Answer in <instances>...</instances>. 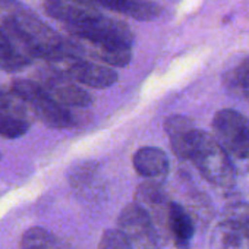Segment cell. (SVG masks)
Listing matches in <instances>:
<instances>
[{
    "label": "cell",
    "mask_w": 249,
    "mask_h": 249,
    "mask_svg": "<svg viewBox=\"0 0 249 249\" xmlns=\"http://www.w3.org/2000/svg\"><path fill=\"white\" fill-rule=\"evenodd\" d=\"M166 226L179 249H188L195 233L194 220L189 213L176 202H169L166 211Z\"/></svg>",
    "instance_id": "11"
},
{
    "label": "cell",
    "mask_w": 249,
    "mask_h": 249,
    "mask_svg": "<svg viewBox=\"0 0 249 249\" xmlns=\"http://www.w3.org/2000/svg\"><path fill=\"white\" fill-rule=\"evenodd\" d=\"M100 249H134L119 229H108L100 239Z\"/></svg>",
    "instance_id": "19"
},
{
    "label": "cell",
    "mask_w": 249,
    "mask_h": 249,
    "mask_svg": "<svg viewBox=\"0 0 249 249\" xmlns=\"http://www.w3.org/2000/svg\"><path fill=\"white\" fill-rule=\"evenodd\" d=\"M211 249H249V233L224 218L211 233Z\"/></svg>",
    "instance_id": "13"
},
{
    "label": "cell",
    "mask_w": 249,
    "mask_h": 249,
    "mask_svg": "<svg viewBox=\"0 0 249 249\" xmlns=\"http://www.w3.org/2000/svg\"><path fill=\"white\" fill-rule=\"evenodd\" d=\"M3 30L15 46L30 57H43L46 62L66 49V41L34 14L11 15L3 22Z\"/></svg>",
    "instance_id": "1"
},
{
    "label": "cell",
    "mask_w": 249,
    "mask_h": 249,
    "mask_svg": "<svg viewBox=\"0 0 249 249\" xmlns=\"http://www.w3.org/2000/svg\"><path fill=\"white\" fill-rule=\"evenodd\" d=\"M135 172L145 179H157L169 172L167 154L157 147H142L132 159Z\"/></svg>",
    "instance_id": "12"
},
{
    "label": "cell",
    "mask_w": 249,
    "mask_h": 249,
    "mask_svg": "<svg viewBox=\"0 0 249 249\" xmlns=\"http://www.w3.org/2000/svg\"><path fill=\"white\" fill-rule=\"evenodd\" d=\"M12 91L36 113V116L49 128L68 129L75 124L73 116L66 106L54 100L43 85L30 79H15Z\"/></svg>",
    "instance_id": "3"
},
{
    "label": "cell",
    "mask_w": 249,
    "mask_h": 249,
    "mask_svg": "<svg viewBox=\"0 0 249 249\" xmlns=\"http://www.w3.org/2000/svg\"><path fill=\"white\" fill-rule=\"evenodd\" d=\"M217 141L224 150L242 160H249V119L233 108H223L213 119Z\"/></svg>",
    "instance_id": "4"
},
{
    "label": "cell",
    "mask_w": 249,
    "mask_h": 249,
    "mask_svg": "<svg viewBox=\"0 0 249 249\" xmlns=\"http://www.w3.org/2000/svg\"><path fill=\"white\" fill-rule=\"evenodd\" d=\"M226 218L249 233V204L236 202L226 208Z\"/></svg>",
    "instance_id": "20"
},
{
    "label": "cell",
    "mask_w": 249,
    "mask_h": 249,
    "mask_svg": "<svg viewBox=\"0 0 249 249\" xmlns=\"http://www.w3.org/2000/svg\"><path fill=\"white\" fill-rule=\"evenodd\" d=\"M189 160L211 185L223 189L234 185V169L230 156L215 137L198 131Z\"/></svg>",
    "instance_id": "2"
},
{
    "label": "cell",
    "mask_w": 249,
    "mask_h": 249,
    "mask_svg": "<svg viewBox=\"0 0 249 249\" xmlns=\"http://www.w3.org/2000/svg\"><path fill=\"white\" fill-rule=\"evenodd\" d=\"M92 2L113 12L144 22L157 19L163 12L161 6L153 0H92Z\"/></svg>",
    "instance_id": "10"
},
{
    "label": "cell",
    "mask_w": 249,
    "mask_h": 249,
    "mask_svg": "<svg viewBox=\"0 0 249 249\" xmlns=\"http://www.w3.org/2000/svg\"><path fill=\"white\" fill-rule=\"evenodd\" d=\"M21 249H71L60 237L43 227H31L21 237Z\"/></svg>",
    "instance_id": "15"
},
{
    "label": "cell",
    "mask_w": 249,
    "mask_h": 249,
    "mask_svg": "<svg viewBox=\"0 0 249 249\" xmlns=\"http://www.w3.org/2000/svg\"><path fill=\"white\" fill-rule=\"evenodd\" d=\"M135 201L145 207L148 211L153 208H161L167 207L170 201L166 198V192L163 186L156 182L154 179H148L147 182L141 183L135 192Z\"/></svg>",
    "instance_id": "16"
},
{
    "label": "cell",
    "mask_w": 249,
    "mask_h": 249,
    "mask_svg": "<svg viewBox=\"0 0 249 249\" xmlns=\"http://www.w3.org/2000/svg\"><path fill=\"white\" fill-rule=\"evenodd\" d=\"M44 9L68 27L82 25L101 15L92 0H44Z\"/></svg>",
    "instance_id": "7"
},
{
    "label": "cell",
    "mask_w": 249,
    "mask_h": 249,
    "mask_svg": "<svg viewBox=\"0 0 249 249\" xmlns=\"http://www.w3.org/2000/svg\"><path fill=\"white\" fill-rule=\"evenodd\" d=\"M33 62V57L22 53L8 33L0 28V69L5 72H15L21 71Z\"/></svg>",
    "instance_id": "14"
},
{
    "label": "cell",
    "mask_w": 249,
    "mask_h": 249,
    "mask_svg": "<svg viewBox=\"0 0 249 249\" xmlns=\"http://www.w3.org/2000/svg\"><path fill=\"white\" fill-rule=\"evenodd\" d=\"M43 88L66 107H89L92 104V97L84 88L76 85L73 79L54 71L44 79Z\"/></svg>",
    "instance_id": "8"
},
{
    "label": "cell",
    "mask_w": 249,
    "mask_h": 249,
    "mask_svg": "<svg viewBox=\"0 0 249 249\" xmlns=\"http://www.w3.org/2000/svg\"><path fill=\"white\" fill-rule=\"evenodd\" d=\"M164 129L173 153L183 160H189L199 131L195 128L194 122L186 116L173 114L166 119Z\"/></svg>",
    "instance_id": "9"
},
{
    "label": "cell",
    "mask_w": 249,
    "mask_h": 249,
    "mask_svg": "<svg viewBox=\"0 0 249 249\" xmlns=\"http://www.w3.org/2000/svg\"><path fill=\"white\" fill-rule=\"evenodd\" d=\"M28 129L30 123L24 117L0 111V137L6 140H17L24 137Z\"/></svg>",
    "instance_id": "17"
},
{
    "label": "cell",
    "mask_w": 249,
    "mask_h": 249,
    "mask_svg": "<svg viewBox=\"0 0 249 249\" xmlns=\"http://www.w3.org/2000/svg\"><path fill=\"white\" fill-rule=\"evenodd\" d=\"M68 28L72 37L75 38H82L108 47L132 49L135 40L134 31L126 24L113 18H106L103 15L82 25H75Z\"/></svg>",
    "instance_id": "5"
},
{
    "label": "cell",
    "mask_w": 249,
    "mask_h": 249,
    "mask_svg": "<svg viewBox=\"0 0 249 249\" xmlns=\"http://www.w3.org/2000/svg\"><path fill=\"white\" fill-rule=\"evenodd\" d=\"M117 229L124 234L134 249H157V230L150 211L134 201L117 217Z\"/></svg>",
    "instance_id": "6"
},
{
    "label": "cell",
    "mask_w": 249,
    "mask_h": 249,
    "mask_svg": "<svg viewBox=\"0 0 249 249\" xmlns=\"http://www.w3.org/2000/svg\"><path fill=\"white\" fill-rule=\"evenodd\" d=\"M229 82L230 85H233L236 92L245 95L249 100V59L243 60L231 72V79Z\"/></svg>",
    "instance_id": "18"
}]
</instances>
